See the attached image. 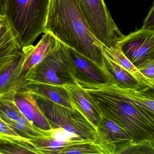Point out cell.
<instances>
[{"label": "cell", "mask_w": 154, "mask_h": 154, "mask_svg": "<svg viewBox=\"0 0 154 154\" xmlns=\"http://www.w3.org/2000/svg\"><path fill=\"white\" fill-rule=\"evenodd\" d=\"M3 120L21 137L30 139L50 137L49 130H45L38 128L30 122L24 115L14 121Z\"/></svg>", "instance_id": "ffe728a7"}, {"label": "cell", "mask_w": 154, "mask_h": 154, "mask_svg": "<svg viewBox=\"0 0 154 154\" xmlns=\"http://www.w3.org/2000/svg\"><path fill=\"white\" fill-rule=\"evenodd\" d=\"M33 95L52 128H62L81 140L94 142L97 128L79 108L70 109L42 96Z\"/></svg>", "instance_id": "5b68a950"}, {"label": "cell", "mask_w": 154, "mask_h": 154, "mask_svg": "<svg viewBox=\"0 0 154 154\" xmlns=\"http://www.w3.org/2000/svg\"><path fill=\"white\" fill-rule=\"evenodd\" d=\"M14 100L22 114L30 122L45 130L52 128L49 121L41 110L27 85L17 92Z\"/></svg>", "instance_id": "30bf717a"}, {"label": "cell", "mask_w": 154, "mask_h": 154, "mask_svg": "<svg viewBox=\"0 0 154 154\" xmlns=\"http://www.w3.org/2000/svg\"><path fill=\"white\" fill-rule=\"evenodd\" d=\"M22 51L7 15H0V69L13 61Z\"/></svg>", "instance_id": "8fae6325"}, {"label": "cell", "mask_w": 154, "mask_h": 154, "mask_svg": "<svg viewBox=\"0 0 154 154\" xmlns=\"http://www.w3.org/2000/svg\"><path fill=\"white\" fill-rule=\"evenodd\" d=\"M102 85L112 92L139 106L154 118V99L145 96L138 90L120 88L116 85L109 83H102Z\"/></svg>", "instance_id": "ac0fdd59"}, {"label": "cell", "mask_w": 154, "mask_h": 154, "mask_svg": "<svg viewBox=\"0 0 154 154\" xmlns=\"http://www.w3.org/2000/svg\"><path fill=\"white\" fill-rule=\"evenodd\" d=\"M136 66L154 86V59L144 61Z\"/></svg>", "instance_id": "603a6c76"}, {"label": "cell", "mask_w": 154, "mask_h": 154, "mask_svg": "<svg viewBox=\"0 0 154 154\" xmlns=\"http://www.w3.org/2000/svg\"><path fill=\"white\" fill-rule=\"evenodd\" d=\"M58 42V39L52 33L46 32L36 45H32L22 48L26 50V55L20 76L26 80L28 72L42 62L56 47Z\"/></svg>", "instance_id": "4fadbf2b"}, {"label": "cell", "mask_w": 154, "mask_h": 154, "mask_svg": "<svg viewBox=\"0 0 154 154\" xmlns=\"http://www.w3.org/2000/svg\"><path fill=\"white\" fill-rule=\"evenodd\" d=\"M94 143L102 154H120L133 144V140L127 130L102 115Z\"/></svg>", "instance_id": "52a82bcc"}, {"label": "cell", "mask_w": 154, "mask_h": 154, "mask_svg": "<svg viewBox=\"0 0 154 154\" xmlns=\"http://www.w3.org/2000/svg\"><path fill=\"white\" fill-rule=\"evenodd\" d=\"M150 143H151L152 146L153 147V149H154V138H153L151 140H150Z\"/></svg>", "instance_id": "4316f807"}, {"label": "cell", "mask_w": 154, "mask_h": 154, "mask_svg": "<svg viewBox=\"0 0 154 154\" xmlns=\"http://www.w3.org/2000/svg\"><path fill=\"white\" fill-rule=\"evenodd\" d=\"M1 114L0 118L8 120H17L23 116L20 110L16 105L14 99L0 98Z\"/></svg>", "instance_id": "44dd1931"}, {"label": "cell", "mask_w": 154, "mask_h": 154, "mask_svg": "<svg viewBox=\"0 0 154 154\" xmlns=\"http://www.w3.org/2000/svg\"><path fill=\"white\" fill-rule=\"evenodd\" d=\"M27 87L33 94L45 97L70 109L78 108L63 86L48 84H35L28 85Z\"/></svg>", "instance_id": "9a60e30c"}, {"label": "cell", "mask_w": 154, "mask_h": 154, "mask_svg": "<svg viewBox=\"0 0 154 154\" xmlns=\"http://www.w3.org/2000/svg\"><path fill=\"white\" fill-rule=\"evenodd\" d=\"M73 101L97 128L102 114L87 92L78 84L63 85Z\"/></svg>", "instance_id": "5bb4252c"}, {"label": "cell", "mask_w": 154, "mask_h": 154, "mask_svg": "<svg viewBox=\"0 0 154 154\" xmlns=\"http://www.w3.org/2000/svg\"><path fill=\"white\" fill-rule=\"evenodd\" d=\"M0 154H38L30 139L0 134Z\"/></svg>", "instance_id": "e0dca14e"}, {"label": "cell", "mask_w": 154, "mask_h": 154, "mask_svg": "<svg viewBox=\"0 0 154 154\" xmlns=\"http://www.w3.org/2000/svg\"><path fill=\"white\" fill-rule=\"evenodd\" d=\"M142 28L144 29H154V2L143 21Z\"/></svg>", "instance_id": "cb8c5ba5"}, {"label": "cell", "mask_w": 154, "mask_h": 154, "mask_svg": "<svg viewBox=\"0 0 154 154\" xmlns=\"http://www.w3.org/2000/svg\"><path fill=\"white\" fill-rule=\"evenodd\" d=\"M50 0H8L6 15L21 48L33 45L45 26Z\"/></svg>", "instance_id": "3957f363"}, {"label": "cell", "mask_w": 154, "mask_h": 154, "mask_svg": "<svg viewBox=\"0 0 154 154\" xmlns=\"http://www.w3.org/2000/svg\"><path fill=\"white\" fill-rule=\"evenodd\" d=\"M28 85L48 84L63 86L77 83L66 46L58 40L55 48L27 74Z\"/></svg>", "instance_id": "277c9868"}, {"label": "cell", "mask_w": 154, "mask_h": 154, "mask_svg": "<svg viewBox=\"0 0 154 154\" xmlns=\"http://www.w3.org/2000/svg\"><path fill=\"white\" fill-rule=\"evenodd\" d=\"M90 28L101 42L115 47L124 36L115 24L103 0H77Z\"/></svg>", "instance_id": "8992f818"}, {"label": "cell", "mask_w": 154, "mask_h": 154, "mask_svg": "<svg viewBox=\"0 0 154 154\" xmlns=\"http://www.w3.org/2000/svg\"><path fill=\"white\" fill-rule=\"evenodd\" d=\"M139 91L145 96L150 99H154V86H148Z\"/></svg>", "instance_id": "d4e9b609"}, {"label": "cell", "mask_w": 154, "mask_h": 154, "mask_svg": "<svg viewBox=\"0 0 154 154\" xmlns=\"http://www.w3.org/2000/svg\"><path fill=\"white\" fill-rule=\"evenodd\" d=\"M26 55V50L22 49L13 61L0 69V98H14L18 91L27 85L20 76Z\"/></svg>", "instance_id": "9c48e42d"}, {"label": "cell", "mask_w": 154, "mask_h": 154, "mask_svg": "<svg viewBox=\"0 0 154 154\" xmlns=\"http://www.w3.org/2000/svg\"><path fill=\"white\" fill-rule=\"evenodd\" d=\"M122 154H154L150 140L133 143Z\"/></svg>", "instance_id": "7402d4cb"}, {"label": "cell", "mask_w": 154, "mask_h": 154, "mask_svg": "<svg viewBox=\"0 0 154 154\" xmlns=\"http://www.w3.org/2000/svg\"><path fill=\"white\" fill-rule=\"evenodd\" d=\"M102 48L103 52L121 66L141 85L145 87H153L151 82L140 72L137 66L132 63L119 48L116 47H108L103 44L102 45Z\"/></svg>", "instance_id": "d6986e66"}, {"label": "cell", "mask_w": 154, "mask_h": 154, "mask_svg": "<svg viewBox=\"0 0 154 154\" xmlns=\"http://www.w3.org/2000/svg\"><path fill=\"white\" fill-rule=\"evenodd\" d=\"M102 114L127 130L133 143L154 138V118L140 107L103 87L102 83L77 81Z\"/></svg>", "instance_id": "7a4b0ae2"}, {"label": "cell", "mask_w": 154, "mask_h": 154, "mask_svg": "<svg viewBox=\"0 0 154 154\" xmlns=\"http://www.w3.org/2000/svg\"><path fill=\"white\" fill-rule=\"evenodd\" d=\"M46 32L74 49L94 64L108 82L112 78L103 60L101 42L90 28L77 0H50Z\"/></svg>", "instance_id": "6da1fadb"}, {"label": "cell", "mask_w": 154, "mask_h": 154, "mask_svg": "<svg viewBox=\"0 0 154 154\" xmlns=\"http://www.w3.org/2000/svg\"><path fill=\"white\" fill-rule=\"evenodd\" d=\"M115 47L136 66L154 59V29L142 28L131 32L117 42Z\"/></svg>", "instance_id": "ba28073f"}, {"label": "cell", "mask_w": 154, "mask_h": 154, "mask_svg": "<svg viewBox=\"0 0 154 154\" xmlns=\"http://www.w3.org/2000/svg\"><path fill=\"white\" fill-rule=\"evenodd\" d=\"M103 51V50H102ZM103 60L113 83L120 88L140 91L145 88L121 66L103 51Z\"/></svg>", "instance_id": "2e32d148"}, {"label": "cell", "mask_w": 154, "mask_h": 154, "mask_svg": "<svg viewBox=\"0 0 154 154\" xmlns=\"http://www.w3.org/2000/svg\"><path fill=\"white\" fill-rule=\"evenodd\" d=\"M66 47L77 82L98 84L108 83L103 74L94 64L74 49Z\"/></svg>", "instance_id": "7c38bea8"}, {"label": "cell", "mask_w": 154, "mask_h": 154, "mask_svg": "<svg viewBox=\"0 0 154 154\" xmlns=\"http://www.w3.org/2000/svg\"><path fill=\"white\" fill-rule=\"evenodd\" d=\"M0 15H6L8 8V0H0Z\"/></svg>", "instance_id": "484cf974"}]
</instances>
